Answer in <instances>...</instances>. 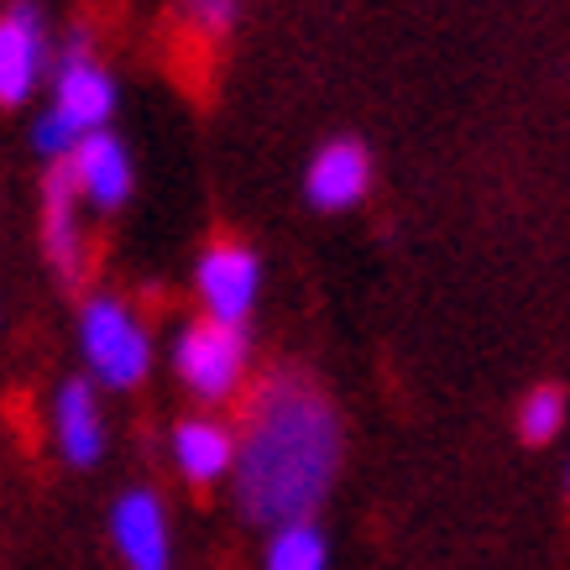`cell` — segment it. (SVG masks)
Masks as SVG:
<instances>
[{"label": "cell", "instance_id": "3957f363", "mask_svg": "<svg viewBox=\"0 0 570 570\" xmlns=\"http://www.w3.org/2000/svg\"><path fill=\"white\" fill-rule=\"evenodd\" d=\"M174 372L205 403L236 397L246 382V335L236 325L194 320V325L178 330V341H174Z\"/></svg>", "mask_w": 570, "mask_h": 570}, {"label": "cell", "instance_id": "2e32d148", "mask_svg": "<svg viewBox=\"0 0 570 570\" xmlns=\"http://www.w3.org/2000/svg\"><path fill=\"white\" fill-rule=\"evenodd\" d=\"M184 17L194 21V32L225 37L242 17V0H184Z\"/></svg>", "mask_w": 570, "mask_h": 570}, {"label": "cell", "instance_id": "8992f818", "mask_svg": "<svg viewBox=\"0 0 570 570\" xmlns=\"http://www.w3.org/2000/svg\"><path fill=\"white\" fill-rule=\"evenodd\" d=\"M52 110H58L79 137L105 131V121L116 116V79L85 52V37H73L69 58L52 73Z\"/></svg>", "mask_w": 570, "mask_h": 570}, {"label": "cell", "instance_id": "8fae6325", "mask_svg": "<svg viewBox=\"0 0 570 570\" xmlns=\"http://www.w3.org/2000/svg\"><path fill=\"white\" fill-rule=\"evenodd\" d=\"M52 434L69 466H95L105 455V414L89 382H63L52 397Z\"/></svg>", "mask_w": 570, "mask_h": 570}, {"label": "cell", "instance_id": "5bb4252c", "mask_svg": "<svg viewBox=\"0 0 570 570\" xmlns=\"http://www.w3.org/2000/svg\"><path fill=\"white\" fill-rule=\"evenodd\" d=\"M560 430H566V393L560 387H534L519 409V434L529 445H550Z\"/></svg>", "mask_w": 570, "mask_h": 570}, {"label": "cell", "instance_id": "30bf717a", "mask_svg": "<svg viewBox=\"0 0 570 570\" xmlns=\"http://www.w3.org/2000/svg\"><path fill=\"white\" fill-rule=\"evenodd\" d=\"M304 189H309V199L320 209L362 205L366 189H372V157H366V147L362 141H330V147H320Z\"/></svg>", "mask_w": 570, "mask_h": 570}, {"label": "cell", "instance_id": "ba28073f", "mask_svg": "<svg viewBox=\"0 0 570 570\" xmlns=\"http://www.w3.org/2000/svg\"><path fill=\"white\" fill-rule=\"evenodd\" d=\"M110 539L131 570H168V508L157 492L131 487L110 508Z\"/></svg>", "mask_w": 570, "mask_h": 570}, {"label": "cell", "instance_id": "9a60e30c", "mask_svg": "<svg viewBox=\"0 0 570 570\" xmlns=\"http://www.w3.org/2000/svg\"><path fill=\"white\" fill-rule=\"evenodd\" d=\"M32 147L42 157H52V163H63V157L79 147V131H73L58 110H42V116H37V126H32Z\"/></svg>", "mask_w": 570, "mask_h": 570}, {"label": "cell", "instance_id": "5b68a950", "mask_svg": "<svg viewBox=\"0 0 570 570\" xmlns=\"http://www.w3.org/2000/svg\"><path fill=\"white\" fill-rule=\"evenodd\" d=\"M48 69V27L37 0H11L0 11V105H27Z\"/></svg>", "mask_w": 570, "mask_h": 570}, {"label": "cell", "instance_id": "6da1fadb", "mask_svg": "<svg viewBox=\"0 0 570 570\" xmlns=\"http://www.w3.org/2000/svg\"><path fill=\"white\" fill-rule=\"evenodd\" d=\"M341 466V419L309 377L277 372L252 393L236 434V502L252 523H298L325 502Z\"/></svg>", "mask_w": 570, "mask_h": 570}, {"label": "cell", "instance_id": "7a4b0ae2", "mask_svg": "<svg viewBox=\"0 0 570 570\" xmlns=\"http://www.w3.org/2000/svg\"><path fill=\"white\" fill-rule=\"evenodd\" d=\"M79 351H85L89 372L116 393L137 387L153 372V335L137 320V309L121 298H89L85 314H79Z\"/></svg>", "mask_w": 570, "mask_h": 570}, {"label": "cell", "instance_id": "9c48e42d", "mask_svg": "<svg viewBox=\"0 0 570 570\" xmlns=\"http://www.w3.org/2000/svg\"><path fill=\"white\" fill-rule=\"evenodd\" d=\"M42 246L58 277L79 283L85 277V225H79V194H73L69 174L52 168L42 184Z\"/></svg>", "mask_w": 570, "mask_h": 570}, {"label": "cell", "instance_id": "277c9868", "mask_svg": "<svg viewBox=\"0 0 570 570\" xmlns=\"http://www.w3.org/2000/svg\"><path fill=\"white\" fill-rule=\"evenodd\" d=\"M194 288H199L205 320L242 330L252 304H257V288H262L257 252L242 242H215L205 257H199V267H194Z\"/></svg>", "mask_w": 570, "mask_h": 570}, {"label": "cell", "instance_id": "52a82bcc", "mask_svg": "<svg viewBox=\"0 0 570 570\" xmlns=\"http://www.w3.org/2000/svg\"><path fill=\"white\" fill-rule=\"evenodd\" d=\"M63 174H69L73 194L95 209H121L131 199V153L110 131L79 137V147L63 157Z\"/></svg>", "mask_w": 570, "mask_h": 570}, {"label": "cell", "instance_id": "7c38bea8", "mask_svg": "<svg viewBox=\"0 0 570 570\" xmlns=\"http://www.w3.org/2000/svg\"><path fill=\"white\" fill-rule=\"evenodd\" d=\"M174 466L194 487L220 482L236 466V434L225 430L220 419H184L174 430Z\"/></svg>", "mask_w": 570, "mask_h": 570}, {"label": "cell", "instance_id": "4fadbf2b", "mask_svg": "<svg viewBox=\"0 0 570 570\" xmlns=\"http://www.w3.org/2000/svg\"><path fill=\"white\" fill-rule=\"evenodd\" d=\"M330 566V539L314 519L277 523L267 539V570H325Z\"/></svg>", "mask_w": 570, "mask_h": 570}]
</instances>
